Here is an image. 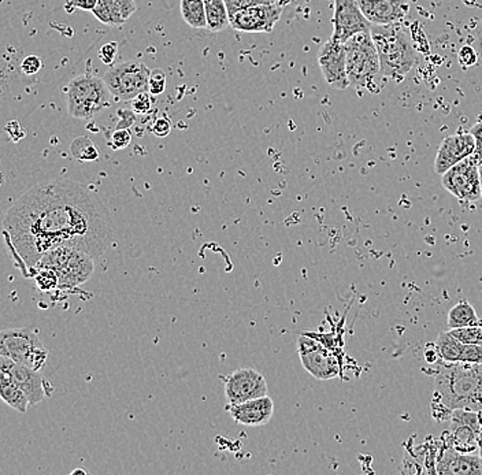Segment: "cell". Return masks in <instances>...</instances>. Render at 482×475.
<instances>
[{
  "label": "cell",
  "mask_w": 482,
  "mask_h": 475,
  "mask_svg": "<svg viewBox=\"0 0 482 475\" xmlns=\"http://www.w3.org/2000/svg\"><path fill=\"white\" fill-rule=\"evenodd\" d=\"M310 0H284V6L286 5H294V6H302V5L308 4Z\"/></svg>",
  "instance_id": "cell-40"
},
{
  "label": "cell",
  "mask_w": 482,
  "mask_h": 475,
  "mask_svg": "<svg viewBox=\"0 0 482 475\" xmlns=\"http://www.w3.org/2000/svg\"><path fill=\"white\" fill-rule=\"evenodd\" d=\"M441 183L457 201L474 203L482 199L478 161L473 155L444 173L441 175Z\"/></svg>",
  "instance_id": "cell-9"
},
{
  "label": "cell",
  "mask_w": 482,
  "mask_h": 475,
  "mask_svg": "<svg viewBox=\"0 0 482 475\" xmlns=\"http://www.w3.org/2000/svg\"><path fill=\"white\" fill-rule=\"evenodd\" d=\"M436 398L447 411L482 412V363H447L435 372Z\"/></svg>",
  "instance_id": "cell-2"
},
{
  "label": "cell",
  "mask_w": 482,
  "mask_h": 475,
  "mask_svg": "<svg viewBox=\"0 0 482 475\" xmlns=\"http://www.w3.org/2000/svg\"><path fill=\"white\" fill-rule=\"evenodd\" d=\"M73 475L75 474H86V471H83V470H75V471L72 472Z\"/></svg>",
  "instance_id": "cell-43"
},
{
  "label": "cell",
  "mask_w": 482,
  "mask_h": 475,
  "mask_svg": "<svg viewBox=\"0 0 482 475\" xmlns=\"http://www.w3.org/2000/svg\"><path fill=\"white\" fill-rule=\"evenodd\" d=\"M170 131H172V123L169 118L161 117L153 124L151 132L156 134V137H166L169 136Z\"/></svg>",
  "instance_id": "cell-36"
},
{
  "label": "cell",
  "mask_w": 482,
  "mask_h": 475,
  "mask_svg": "<svg viewBox=\"0 0 482 475\" xmlns=\"http://www.w3.org/2000/svg\"><path fill=\"white\" fill-rule=\"evenodd\" d=\"M132 102V110L136 114H147L153 107V94L146 91L143 94H137L136 98Z\"/></svg>",
  "instance_id": "cell-30"
},
{
  "label": "cell",
  "mask_w": 482,
  "mask_h": 475,
  "mask_svg": "<svg viewBox=\"0 0 482 475\" xmlns=\"http://www.w3.org/2000/svg\"><path fill=\"white\" fill-rule=\"evenodd\" d=\"M150 74L151 70L142 62H124L111 67L103 80L115 101L131 102L148 91Z\"/></svg>",
  "instance_id": "cell-8"
},
{
  "label": "cell",
  "mask_w": 482,
  "mask_h": 475,
  "mask_svg": "<svg viewBox=\"0 0 482 475\" xmlns=\"http://www.w3.org/2000/svg\"><path fill=\"white\" fill-rule=\"evenodd\" d=\"M482 434V412L470 410H454L451 412V445L460 452L478 450Z\"/></svg>",
  "instance_id": "cell-16"
},
{
  "label": "cell",
  "mask_w": 482,
  "mask_h": 475,
  "mask_svg": "<svg viewBox=\"0 0 482 475\" xmlns=\"http://www.w3.org/2000/svg\"><path fill=\"white\" fill-rule=\"evenodd\" d=\"M346 53V74L349 86L378 94L387 78L381 72L380 55L370 32L355 35L344 43ZM388 81V80H387Z\"/></svg>",
  "instance_id": "cell-4"
},
{
  "label": "cell",
  "mask_w": 482,
  "mask_h": 475,
  "mask_svg": "<svg viewBox=\"0 0 482 475\" xmlns=\"http://www.w3.org/2000/svg\"><path fill=\"white\" fill-rule=\"evenodd\" d=\"M0 355L42 371L48 361V352L36 332L28 328L6 329L0 333Z\"/></svg>",
  "instance_id": "cell-7"
},
{
  "label": "cell",
  "mask_w": 482,
  "mask_h": 475,
  "mask_svg": "<svg viewBox=\"0 0 482 475\" xmlns=\"http://www.w3.org/2000/svg\"><path fill=\"white\" fill-rule=\"evenodd\" d=\"M435 472L448 475H482V459L474 452H460L449 445L436 456Z\"/></svg>",
  "instance_id": "cell-18"
},
{
  "label": "cell",
  "mask_w": 482,
  "mask_h": 475,
  "mask_svg": "<svg viewBox=\"0 0 482 475\" xmlns=\"http://www.w3.org/2000/svg\"><path fill=\"white\" fill-rule=\"evenodd\" d=\"M478 55L477 48H473L471 45H463L457 54V59H459L460 66L471 67L478 62Z\"/></svg>",
  "instance_id": "cell-32"
},
{
  "label": "cell",
  "mask_w": 482,
  "mask_h": 475,
  "mask_svg": "<svg viewBox=\"0 0 482 475\" xmlns=\"http://www.w3.org/2000/svg\"><path fill=\"white\" fill-rule=\"evenodd\" d=\"M318 64L321 67L325 81L338 91L348 88L349 80L346 74V45L330 36V39L319 48Z\"/></svg>",
  "instance_id": "cell-15"
},
{
  "label": "cell",
  "mask_w": 482,
  "mask_h": 475,
  "mask_svg": "<svg viewBox=\"0 0 482 475\" xmlns=\"http://www.w3.org/2000/svg\"><path fill=\"white\" fill-rule=\"evenodd\" d=\"M437 356L447 363H482V345L463 344L449 332H441L435 342Z\"/></svg>",
  "instance_id": "cell-21"
},
{
  "label": "cell",
  "mask_w": 482,
  "mask_h": 475,
  "mask_svg": "<svg viewBox=\"0 0 482 475\" xmlns=\"http://www.w3.org/2000/svg\"><path fill=\"white\" fill-rule=\"evenodd\" d=\"M372 26L357 0H335L332 37L346 43L355 35L372 31Z\"/></svg>",
  "instance_id": "cell-13"
},
{
  "label": "cell",
  "mask_w": 482,
  "mask_h": 475,
  "mask_svg": "<svg viewBox=\"0 0 482 475\" xmlns=\"http://www.w3.org/2000/svg\"><path fill=\"white\" fill-rule=\"evenodd\" d=\"M283 5H261L230 15V26L245 34H270L280 21Z\"/></svg>",
  "instance_id": "cell-14"
},
{
  "label": "cell",
  "mask_w": 482,
  "mask_h": 475,
  "mask_svg": "<svg viewBox=\"0 0 482 475\" xmlns=\"http://www.w3.org/2000/svg\"><path fill=\"white\" fill-rule=\"evenodd\" d=\"M470 134H473L474 142H476V153L473 156L479 162L482 159V121L473 125Z\"/></svg>",
  "instance_id": "cell-37"
},
{
  "label": "cell",
  "mask_w": 482,
  "mask_h": 475,
  "mask_svg": "<svg viewBox=\"0 0 482 475\" xmlns=\"http://www.w3.org/2000/svg\"><path fill=\"white\" fill-rule=\"evenodd\" d=\"M476 153V142L473 134L468 132L452 134L446 137L438 147L437 155L435 159V172L443 175L452 166L465 161L468 156Z\"/></svg>",
  "instance_id": "cell-17"
},
{
  "label": "cell",
  "mask_w": 482,
  "mask_h": 475,
  "mask_svg": "<svg viewBox=\"0 0 482 475\" xmlns=\"http://www.w3.org/2000/svg\"><path fill=\"white\" fill-rule=\"evenodd\" d=\"M73 156L80 162H94L99 158V151L91 139L85 136L77 137L70 145Z\"/></svg>",
  "instance_id": "cell-27"
},
{
  "label": "cell",
  "mask_w": 482,
  "mask_h": 475,
  "mask_svg": "<svg viewBox=\"0 0 482 475\" xmlns=\"http://www.w3.org/2000/svg\"><path fill=\"white\" fill-rule=\"evenodd\" d=\"M65 91L69 114L77 120H91L113 104L114 96L105 80L92 74L77 75Z\"/></svg>",
  "instance_id": "cell-6"
},
{
  "label": "cell",
  "mask_w": 482,
  "mask_h": 475,
  "mask_svg": "<svg viewBox=\"0 0 482 475\" xmlns=\"http://www.w3.org/2000/svg\"><path fill=\"white\" fill-rule=\"evenodd\" d=\"M477 51H478L482 59V23L479 24L478 29H477Z\"/></svg>",
  "instance_id": "cell-39"
},
{
  "label": "cell",
  "mask_w": 482,
  "mask_h": 475,
  "mask_svg": "<svg viewBox=\"0 0 482 475\" xmlns=\"http://www.w3.org/2000/svg\"><path fill=\"white\" fill-rule=\"evenodd\" d=\"M183 20L194 29H207L205 0H180Z\"/></svg>",
  "instance_id": "cell-26"
},
{
  "label": "cell",
  "mask_w": 482,
  "mask_h": 475,
  "mask_svg": "<svg viewBox=\"0 0 482 475\" xmlns=\"http://www.w3.org/2000/svg\"><path fill=\"white\" fill-rule=\"evenodd\" d=\"M357 2L373 25L399 24L410 10L408 0H357Z\"/></svg>",
  "instance_id": "cell-20"
},
{
  "label": "cell",
  "mask_w": 482,
  "mask_h": 475,
  "mask_svg": "<svg viewBox=\"0 0 482 475\" xmlns=\"http://www.w3.org/2000/svg\"><path fill=\"white\" fill-rule=\"evenodd\" d=\"M370 34L380 55L384 77L400 83L416 64V50L410 37L400 24L373 25Z\"/></svg>",
  "instance_id": "cell-3"
},
{
  "label": "cell",
  "mask_w": 482,
  "mask_h": 475,
  "mask_svg": "<svg viewBox=\"0 0 482 475\" xmlns=\"http://www.w3.org/2000/svg\"><path fill=\"white\" fill-rule=\"evenodd\" d=\"M4 234L13 261L26 277L54 248L67 245L99 258L114 240L113 221L103 202L72 180L29 189L7 212Z\"/></svg>",
  "instance_id": "cell-1"
},
{
  "label": "cell",
  "mask_w": 482,
  "mask_h": 475,
  "mask_svg": "<svg viewBox=\"0 0 482 475\" xmlns=\"http://www.w3.org/2000/svg\"><path fill=\"white\" fill-rule=\"evenodd\" d=\"M99 5V0H69L65 9L67 12H73V10H84V12H94Z\"/></svg>",
  "instance_id": "cell-34"
},
{
  "label": "cell",
  "mask_w": 482,
  "mask_h": 475,
  "mask_svg": "<svg viewBox=\"0 0 482 475\" xmlns=\"http://www.w3.org/2000/svg\"><path fill=\"white\" fill-rule=\"evenodd\" d=\"M0 371L10 375L13 381L28 396L32 406L39 404L53 393V385L40 374V371L18 363L9 356L0 355Z\"/></svg>",
  "instance_id": "cell-12"
},
{
  "label": "cell",
  "mask_w": 482,
  "mask_h": 475,
  "mask_svg": "<svg viewBox=\"0 0 482 475\" xmlns=\"http://www.w3.org/2000/svg\"><path fill=\"white\" fill-rule=\"evenodd\" d=\"M229 15H235L240 10L250 9V7L261 6V5L281 4L280 0H225Z\"/></svg>",
  "instance_id": "cell-28"
},
{
  "label": "cell",
  "mask_w": 482,
  "mask_h": 475,
  "mask_svg": "<svg viewBox=\"0 0 482 475\" xmlns=\"http://www.w3.org/2000/svg\"><path fill=\"white\" fill-rule=\"evenodd\" d=\"M226 410L238 425L256 428V426H265L270 422L275 414V403H273V399L266 395L245 401V403L233 404V406L227 404Z\"/></svg>",
  "instance_id": "cell-19"
},
{
  "label": "cell",
  "mask_w": 482,
  "mask_h": 475,
  "mask_svg": "<svg viewBox=\"0 0 482 475\" xmlns=\"http://www.w3.org/2000/svg\"><path fill=\"white\" fill-rule=\"evenodd\" d=\"M165 89H166V74H165L164 70H151L150 80H148V92L153 96H158V94H164Z\"/></svg>",
  "instance_id": "cell-29"
},
{
  "label": "cell",
  "mask_w": 482,
  "mask_h": 475,
  "mask_svg": "<svg viewBox=\"0 0 482 475\" xmlns=\"http://www.w3.org/2000/svg\"><path fill=\"white\" fill-rule=\"evenodd\" d=\"M135 114H136V113H135L134 110H119V123L116 129H128L129 126L134 125L135 120H136Z\"/></svg>",
  "instance_id": "cell-38"
},
{
  "label": "cell",
  "mask_w": 482,
  "mask_h": 475,
  "mask_svg": "<svg viewBox=\"0 0 482 475\" xmlns=\"http://www.w3.org/2000/svg\"><path fill=\"white\" fill-rule=\"evenodd\" d=\"M116 53H118V43H105L99 50V58L102 59L103 64H111L115 59Z\"/></svg>",
  "instance_id": "cell-35"
},
{
  "label": "cell",
  "mask_w": 482,
  "mask_h": 475,
  "mask_svg": "<svg viewBox=\"0 0 482 475\" xmlns=\"http://www.w3.org/2000/svg\"><path fill=\"white\" fill-rule=\"evenodd\" d=\"M297 353L303 367L316 380H333L340 372L337 359L326 345L311 334H300L297 339Z\"/></svg>",
  "instance_id": "cell-10"
},
{
  "label": "cell",
  "mask_w": 482,
  "mask_h": 475,
  "mask_svg": "<svg viewBox=\"0 0 482 475\" xmlns=\"http://www.w3.org/2000/svg\"><path fill=\"white\" fill-rule=\"evenodd\" d=\"M478 172H479V181H481V193H482V159L478 162Z\"/></svg>",
  "instance_id": "cell-41"
},
{
  "label": "cell",
  "mask_w": 482,
  "mask_h": 475,
  "mask_svg": "<svg viewBox=\"0 0 482 475\" xmlns=\"http://www.w3.org/2000/svg\"><path fill=\"white\" fill-rule=\"evenodd\" d=\"M0 396L7 406L23 414H25L28 406H31L25 392L4 371H0Z\"/></svg>",
  "instance_id": "cell-23"
},
{
  "label": "cell",
  "mask_w": 482,
  "mask_h": 475,
  "mask_svg": "<svg viewBox=\"0 0 482 475\" xmlns=\"http://www.w3.org/2000/svg\"><path fill=\"white\" fill-rule=\"evenodd\" d=\"M449 329L466 328V326L481 325L476 310L468 302L460 301L457 306L452 307L448 312Z\"/></svg>",
  "instance_id": "cell-25"
},
{
  "label": "cell",
  "mask_w": 482,
  "mask_h": 475,
  "mask_svg": "<svg viewBox=\"0 0 482 475\" xmlns=\"http://www.w3.org/2000/svg\"><path fill=\"white\" fill-rule=\"evenodd\" d=\"M207 31L218 34L230 25V15L225 0H205Z\"/></svg>",
  "instance_id": "cell-24"
},
{
  "label": "cell",
  "mask_w": 482,
  "mask_h": 475,
  "mask_svg": "<svg viewBox=\"0 0 482 475\" xmlns=\"http://www.w3.org/2000/svg\"><path fill=\"white\" fill-rule=\"evenodd\" d=\"M478 452H479V456H481V459H482V434H481V437H479Z\"/></svg>",
  "instance_id": "cell-42"
},
{
  "label": "cell",
  "mask_w": 482,
  "mask_h": 475,
  "mask_svg": "<svg viewBox=\"0 0 482 475\" xmlns=\"http://www.w3.org/2000/svg\"><path fill=\"white\" fill-rule=\"evenodd\" d=\"M132 142V134L128 129H116L111 136V147L113 150H124L128 147Z\"/></svg>",
  "instance_id": "cell-31"
},
{
  "label": "cell",
  "mask_w": 482,
  "mask_h": 475,
  "mask_svg": "<svg viewBox=\"0 0 482 475\" xmlns=\"http://www.w3.org/2000/svg\"><path fill=\"white\" fill-rule=\"evenodd\" d=\"M43 62L42 59L37 55H29L24 59L23 64H21V70H23L24 74L34 75L42 70Z\"/></svg>",
  "instance_id": "cell-33"
},
{
  "label": "cell",
  "mask_w": 482,
  "mask_h": 475,
  "mask_svg": "<svg viewBox=\"0 0 482 475\" xmlns=\"http://www.w3.org/2000/svg\"><path fill=\"white\" fill-rule=\"evenodd\" d=\"M135 12V0H99V5L92 13L105 25L119 26L126 24Z\"/></svg>",
  "instance_id": "cell-22"
},
{
  "label": "cell",
  "mask_w": 482,
  "mask_h": 475,
  "mask_svg": "<svg viewBox=\"0 0 482 475\" xmlns=\"http://www.w3.org/2000/svg\"><path fill=\"white\" fill-rule=\"evenodd\" d=\"M267 392L266 378L251 367L237 369L225 378V398L229 406L262 398Z\"/></svg>",
  "instance_id": "cell-11"
},
{
  "label": "cell",
  "mask_w": 482,
  "mask_h": 475,
  "mask_svg": "<svg viewBox=\"0 0 482 475\" xmlns=\"http://www.w3.org/2000/svg\"><path fill=\"white\" fill-rule=\"evenodd\" d=\"M280 2H281V5H283V6H284V0H280Z\"/></svg>",
  "instance_id": "cell-44"
},
{
  "label": "cell",
  "mask_w": 482,
  "mask_h": 475,
  "mask_svg": "<svg viewBox=\"0 0 482 475\" xmlns=\"http://www.w3.org/2000/svg\"><path fill=\"white\" fill-rule=\"evenodd\" d=\"M34 269L53 270L58 277L59 290H73L92 277L95 272V258L77 248L62 245L45 252L35 264Z\"/></svg>",
  "instance_id": "cell-5"
}]
</instances>
